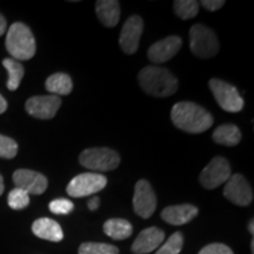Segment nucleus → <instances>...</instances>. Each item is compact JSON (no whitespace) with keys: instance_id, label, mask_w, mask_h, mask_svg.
I'll list each match as a JSON object with an SVG mask.
<instances>
[{"instance_id":"obj_1","label":"nucleus","mask_w":254,"mask_h":254,"mask_svg":"<svg viewBox=\"0 0 254 254\" xmlns=\"http://www.w3.org/2000/svg\"><path fill=\"white\" fill-rule=\"evenodd\" d=\"M171 119L174 126L184 132L198 134L213 125V117L198 104L192 101H180L172 107Z\"/></svg>"},{"instance_id":"obj_2","label":"nucleus","mask_w":254,"mask_h":254,"mask_svg":"<svg viewBox=\"0 0 254 254\" xmlns=\"http://www.w3.org/2000/svg\"><path fill=\"white\" fill-rule=\"evenodd\" d=\"M139 84L145 93L155 98H166L178 90L177 78L168 69L159 66H146L139 72Z\"/></svg>"},{"instance_id":"obj_3","label":"nucleus","mask_w":254,"mask_h":254,"mask_svg":"<svg viewBox=\"0 0 254 254\" xmlns=\"http://www.w3.org/2000/svg\"><path fill=\"white\" fill-rule=\"evenodd\" d=\"M5 46L14 60H30L33 58L37 51L33 33L24 23H14L9 26L6 34Z\"/></svg>"},{"instance_id":"obj_4","label":"nucleus","mask_w":254,"mask_h":254,"mask_svg":"<svg viewBox=\"0 0 254 254\" xmlns=\"http://www.w3.org/2000/svg\"><path fill=\"white\" fill-rule=\"evenodd\" d=\"M190 49L195 57L208 59L219 52V40L213 30L202 24H196L190 30Z\"/></svg>"},{"instance_id":"obj_5","label":"nucleus","mask_w":254,"mask_h":254,"mask_svg":"<svg viewBox=\"0 0 254 254\" xmlns=\"http://www.w3.org/2000/svg\"><path fill=\"white\" fill-rule=\"evenodd\" d=\"M79 163L87 170L93 171V173L109 172L119 166L120 157L112 148L93 147L81 152Z\"/></svg>"},{"instance_id":"obj_6","label":"nucleus","mask_w":254,"mask_h":254,"mask_svg":"<svg viewBox=\"0 0 254 254\" xmlns=\"http://www.w3.org/2000/svg\"><path fill=\"white\" fill-rule=\"evenodd\" d=\"M208 86L222 110L231 113H238L243 110L244 99L240 97L239 92L233 85L220 80V79L213 78L209 80Z\"/></svg>"},{"instance_id":"obj_7","label":"nucleus","mask_w":254,"mask_h":254,"mask_svg":"<svg viewBox=\"0 0 254 254\" xmlns=\"http://www.w3.org/2000/svg\"><path fill=\"white\" fill-rule=\"evenodd\" d=\"M107 185L106 177L99 173L87 172L78 174L66 187V192L72 198H84L100 192Z\"/></svg>"},{"instance_id":"obj_8","label":"nucleus","mask_w":254,"mask_h":254,"mask_svg":"<svg viewBox=\"0 0 254 254\" xmlns=\"http://www.w3.org/2000/svg\"><path fill=\"white\" fill-rule=\"evenodd\" d=\"M231 178V165L227 159L214 157L200 173V184L207 190H214L226 184Z\"/></svg>"},{"instance_id":"obj_9","label":"nucleus","mask_w":254,"mask_h":254,"mask_svg":"<svg viewBox=\"0 0 254 254\" xmlns=\"http://www.w3.org/2000/svg\"><path fill=\"white\" fill-rule=\"evenodd\" d=\"M62 106V99L57 95H36L27 99L25 110L31 117L41 120L55 118L57 112Z\"/></svg>"},{"instance_id":"obj_10","label":"nucleus","mask_w":254,"mask_h":254,"mask_svg":"<svg viewBox=\"0 0 254 254\" xmlns=\"http://www.w3.org/2000/svg\"><path fill=\"white\" fill-rule=\"evenodd\" d=\"M133 208L139 217L144 219H148L153 215L157 208V196L147 180L141 179L135 184Z\"/></svg>"},{"instance_id":"obj_11","label":"nucleus","mask_w":254,"mask_h":254,"mask_svg":"<svg viewBox=\"0 0 254 254\" xmlns=\"http://www.w3.org/2000/svg\"><path fill=\"white\" fill-rule=\"evenodd\" d=\"M224 195L228 201L237 206H249L253 200L252 187L243 174L231 176L224 189Z\"/></svg>"},{"instance_id":"obj_12","label":"nucleus","mask_w":254,"mask_h":254,"mask_svg":"<svg viewBox=\"0 0 254 254\" xmlns=\"http://www.w3.org/2000/svg\"><path fill=\"white\" fill-rule=\"evenodd\" d=\"M144 31V21L139 15H132L124 24L120 32L119 44L124 53L126 55H133L136 52L140 43V38Z\"/></svg>"},{"instance_id":"obj_13","label":"nucleus","mask_w":254,"mask_h":254,"mask_svg":"<svg viewBox=\"0 0 254 254\" xmlns=\"http://www.w3.org/2000/svg\"><path fill=\"white\" fill-rule=\"evenodd\" d=\"M12 179L15 184V187L25 190L27 194H43L49 186L47 178L44 174L36 171L26 170V168L15 171Z\"/></svg>"},{"instance_id":"obj_14","label":"nucleus","mask_w":254,"mask_h":254,"mask_svg":"<svg viewBox=\"0 0 254 254\" xmlns=\"http://www.w3.org/2000/svg\"><path fill=\"white\" fill-rule=\"evenodd\" d=\"M183 40L178 36H170L154 43L148 49V59L154 64H163L172 59L182 49Z\"/></svg>"},{"instance_id":"obj_15","label":"nucleus","mask_w":254,"mask_h":254,"mask_svg":"<svg viewBox=\"0 0 254 254\" xmlns=\"http://www.w3.org/2000/svg\"><path fill=\"white\" fill-rule=\"evenodd\" d=\"M165 240V233L158 227H148L141 231L132 245L134 254H146L157 250Z\"/></svg>"},{"instance_id":"obj_16","label":"nucleus","mask_w":254,"mask_h":254,"mask_svg":"<svg viewBox=\"0 0 254 254\" xmlns=\"http://www.w3.org/2000/svg\"><path fill=\"white\" fill-rule=\"evenodd\" d=\"M198 208L193 205H174L164 208L163 212H161V218L167 224L180 226V225H185L190 220H193L198 215Z\"/></svg>"},{"instance_id":"obj_17","label":"nucleus","mask_w":254,"mask_h":254,"mask_svg":"<svg viewBox=\"0 0 254 254\" xmlns=\"http://www.w3.org/2000/svg\"><path fill=\"white\" fill-rule=\"evenodd\" d=\"M32 232L40 239L53 241V243H59L64 239L62 226L56 220L50 218L37 219L32 225Z\"/></svg>"},{"instance_id":"obj_18","label":"nucleus","mask_w":254,"mask_h":254,"mask_svg":"<svg viewBox=\"0 0 254 254\" xmlns=\"http://www.w3.org/2000/svg\"><path fill=\"white\" fill-rule=\"evenodd\" d=\"M95 13L106 27H114L120 19V4L116 0H98L95 2Z\"/></svg>"},{"instance_id":"obj_19","label":"nucleus","mask_w":254,"mask_h":254,"mask_svg":"<svg viewBox=\"0 0 254 254\" xmlns=\"http://www.w3.org/2000/svg\"><path fill=\"white\" fill-rule=\"evenodd\" d=\"M45 87L51 94L57 95V97H59V95H67L72 92L73 82L67 73L59 72L50 75L46 79Z\"/></svg>"},{"instance_id":"obj_20","label":"nucleus","mask_w":254,"mask_h":254,"mask_svg":"<svg viewBox=\"0 0 254 254\" xmlns=\"http://www.w3.org/2000/svg\"><path fill=\"white\" fill-rule=\"evenodd\" d=\"M212 138L219 145L233 147L240 142L241 132L233 124H224V125H220L215 128Z\"/></svg>"},{"instance_id":"obj_21","label":"nucleus","mask_w":254,"mask_h":254,"mask_svg":"<svg viewBox=\"0 0 254 254\" xmlns=\"http://www.w3.org/2000/svg\"><path fill=\"white\" fill-rule=\"evenodd\" d=\"M104 232L114 240H124L132 236L133 227L125 219H110L104 224Z\"/></svg>"},{"instance_id":"obj_22","label":"nucleus","mask_w":254,"mask_h":254,"mask_svg":"<svg viewBox=\"0 0 254 254\" xmlns=\"http://www.w3.org/2000/svg\"><path fill=\"white\" fill-rule=\"evenodd\" d=\"M2 66H4L8 73V79L6 86H7L9 91H17L21 82V79L24 78L25 74L24 66L19 62H17V60L12 58H5L2 60Z\"/></svg>"},{"instance_id":"obj_23","label":"nucleus","mask_w":254,"mask_h":254,"mask_svg":"<svg viewBox=\"0 0 254 254\" xmlns=\"http://www.w3.org/2000/svg\"><path fill=\"white\" fill-rule=\"evenodd\" d=\"M173 9L180 19L189 20L198 14L199 2L195 0H176L173 2Z\"/></svg>"},{"instance_id":"obj_24","label":"nucleus","mask_w":254,"mask_h":254,"mask_svg":"<svg viewBox=\"0 0 254 254\" xmlns=\"http://www.w3.org/2000/svg\"><path fill=\"white\" fill-rule=\"evenodd\" d=\"M78 254H119V249L110 244L84 243L79 247Z\"/></svg>"},{"instance_id":"obj_25","label":"nucleus","mask_w":254,"mask_h":254,"mask_svg":"<svg viewBox=\"0 0 254 254\" xmlns=\"http://www.w3.org/2000/svg\"><path fill=\"white\" fill-rule=\"evenodd\" d=\"M7 202L12 209L20 211V209L26 208L30 204V194H27L25 190L15 187L8 193Z\"/></svg>"},{"instance_id":"obj_26","label":"nucleus","mask_w":254,"mask_h":254,"mask_svg":"<svg viewBox=\"0 0 254 254\" xmlns=\"http://www.w3.org/2000/svg\"><path fill=\"white\" fill-rule=\"evenodd\" d=\"M183 234L180 232H176L168 238V240L155 252V254H179L183 250Z\"/></svg>"},{"instance_id":"obj_27","label":"nucleus","mask_w":254,"mask_h":254,"mask_svg":"<svg viewBox=\"0 0 254 254\" xmlns=\"http://www.w3.org/2000/svg\"><path fill=\"white\" fill-rule=\"evenodd\" d=\"M18 153V144L14 139L0 134V158L13 159Z\"/></svg>"},{"instance_id":"obj_28","label":"nucleus","mask_w":254,"mask_h":254,"mask_svg":"<svg viewBox=\"0 0 254 254\" xmlns=\"http://www.w3.org/2000/svg\"><path fill=\"white\" fill-rule=\"evenodd\" d=\"M49 208L50 211L55 214H68L69 212L73 211L74 205H73L71 200L59 198L52 200V201L50 202Z\"/></svg>"},{"instance_id":"obj_29","label":"nucleus","mask_w":254,"mask_h":254,"mask_svg":"<svg viewBox=\"0 0 254 254\" xmlns=\"http://www.w3.org/2000/svg\"><path fill=\"white\" fill-rule=\"evenodd\" d=\"M199 254H233L230 247L224 245V244H209L200 251Z\"/></svg>"},{"instance_id":"obj_30","label":"nucleus","mask_w":254,"mask_h":254,"mask_svg":"<svg viewBox=\"0 0 254 254\" xmlns=\"http://www.w3.org/2000/svg\"><path fill=\"white\" fill-rule=\"evenodd\" d=\"M200 4L202 5V7H205L207 11L214 12L220 9L222 6L225 5L224 0H202Z\"/></svg>"},{"instance_id":"obj_31","label":"nucleus","mask_w":254,"mask_h":254,"mask_svg":"<svg viewBox=\"0 0 254 254\" xmlns=\"http://www.w3.org/2000/svg\"><path fill=\"white\" fill-rule=\"evenodd\" d=\"M99 205H100V199L98 198V196H93V198H91L87 202V207L90 208L91 211H95V209L99 208Z\"/></svg>"},{"instance_id":"obj_32","label":"nucleus","mask_w":254,"mask_h":254,"mask_svg":"<svg viewBox=\"0 0 254 254\" xmlns=\"http://www.w3.org/2000/svg\"><path fill=\"white\" fill-rule=\"evenodd\" d=\"M6 30H7V21H6L4 15L0 13V37L5 33Z\"/></svg>"},{"instance_id":"obj_33","label":"nucleus","mask_w":254,"mask_h":254,"mask_svg":"<svg viewBox=\"0 0 254 254\" xmlns=\"http://www.w3.org/2000/svg\"><path fill=\"white\" fill-rule=\"evenodd\" d=\"M7 101H6V99L4 97H2L1 94H0V114L5 113L6 110H7Z\"/></svg>"},{"instance_id":"obj_34","label":"nucleus","mask_w":254,"mask_h":254,"mask_svg":"<svg viewBox=\"0 0 254 254\" xmlns=\"http://www.w3.org/2000/svg\"><path fill=\"white\" fill-rule=\"evenodd\" d=\"M4 190H5V186H4V179H2V176L0 174V195L4 193Z\"/></svg>"},{"instance_id":"obj_35","label":"nucleus","mask_w":254,"mask_h":254,"mask_svg":"<svg viewBox=\"0 0 254 254\" xmlns=\"http://www.w3.org/2000/svg\"><path fill=\"white\" fill-rule=\"evenodd\" d=\"M253 225H254L253 220H251L250 225H249V230H250V232H251V234H253V233H254V231H253Z\"/></svg>"}]
</instances>
